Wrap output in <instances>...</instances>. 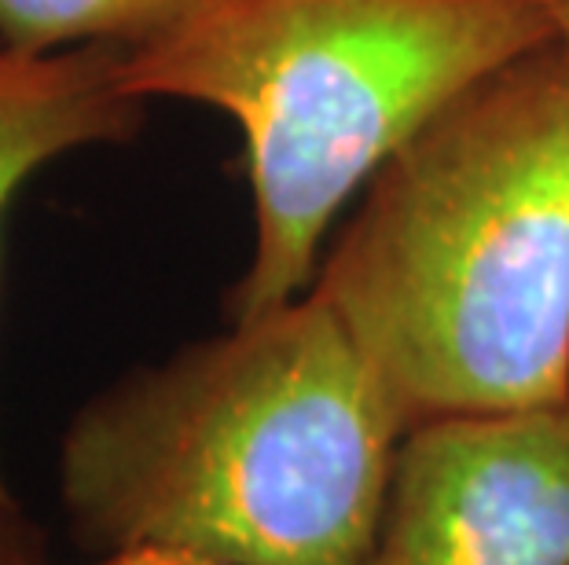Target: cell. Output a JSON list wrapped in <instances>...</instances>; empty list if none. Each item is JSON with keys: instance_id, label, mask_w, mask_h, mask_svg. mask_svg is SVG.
Returning <instances> with one entry per match:
<instances>
[{"instance_id": "obj_3", "label": "cell", "mask_w": 569, "mask_h": 565, "mask_svg": "<svg viewBox=\"0 0 569 565\" xmlns=\"http://www.w3.org/2000/svg\"><path fill=\"white\" fill-rule=\"evenodd\" d=\"M551 41L543 0H191L122 74L243 132L253 254L224 302L243 323L309 291L335 218L422 125Z\"/></svg>"}, {"instance_id": "obj_8", "label": "cell", "mask_w": 569, "mask_h": 565, "mask_svg": "<svg viewBox=\"0 0 569 565\" xmlns=\"http://www.w3.org/2000/svg\"><path fill=\"white\" fill-rule=\"evenodd\" d=\"M38 565H52V562L44 558ZM84 565H217V562H206L169 547H126V551H107V555H92V562Z\"/></svg>"}, {"instance_id": "obj_6", "label": "cell", "mask_w": 569, "mask_h": 565, "mask_svg": "<svg viewBox=\"0 0 569 565\" xmlns=\"http://www.w3.org/2000/svg\"><path fill=\"white\" fill-rule=\"evenodd\" d=\"M191 0H0V48L48 56L67 48H140L184 16Z\"/></svg>"}, {"instance_id": "obj_4", "label": "cell", "mask_w": 569, "mask_h": 565, "mask_svg": "<svg viewBox=\"0 0 569 565\" xmlns=\"http://www.w3.org/2000/svg\"><path fill=\"white\" fill-rule=\"evenodd\" d=\"M365 565H569V404L411 426Z\"/></svg>"}, {"instance_id": "obj_9", "label": "cell", "mask_w": 569, "mask_h": 565, "mask_svg": "<svg viewBox=\"0 0 569 565\" xmlns=\"http://www.w3.org/2000/svg\"><path fill=\"white\" fill-rule=\"evenodd\" d=\"M543 8H548V16H551L555 41L569 52V0H543Z\"/></svg>"}, {"instance_id": "obj_7", "label": "cell", "mask_w": 569, "mask_h": 565, "mask_svg": "<svg viewBox=\"0 0 569 565\" xmlns=\"http://www.w3.org/2000/svg\"><path fill=\"white\" fill-rule=\"evenodd\" d=\"M44 562V536L27 514L19 500L0 503V565H38Z\"/></svg>"}, {"instance_id": "obj_2", "label": "cell", "mask_w": 569, "mask_h": 565, "mask_svg": "<svg viewBox=\"0 0 569 565\" xmlns=\"http://www.w3.org/2000/svg\"><path fill=\"white\" fill-rule=\"evenodd\" d=\"M401 407L569 404V52L456 95L365 188L312 280Z\"/></svg>"}, {"instance_id": "obj_5", "label": "cell", "mask_w": 569, "mask_h": 565, "mask_svg": "<svg viewBox=\"0 0 569 565\" xmlns=\"http://www.w3.org/2000/svg\"><path fill=\"white\" fill-rule=\"evenodd\" d=\"M126 48L89 44L48 56L0 48V228L19 188L59 154L126 143L143 122V103L122 74ZM0 503H16L0 466Z\"/></svg>"}, {"instance_id": "obj_1", "label": "cell", "mask_w": 569, "mask_h": 565, "mask_svg": "<svg viewBox=\"0 0 569 565\" xmlns=\"http://www.w3.org/2000/svg\"><path fill=\"white\" fill-rule=\"evenodd\" d=\"M408 423L312 291L92 393L59 437L56 496L89 555L365 565Z\"/></svg>"}]
</instances>
